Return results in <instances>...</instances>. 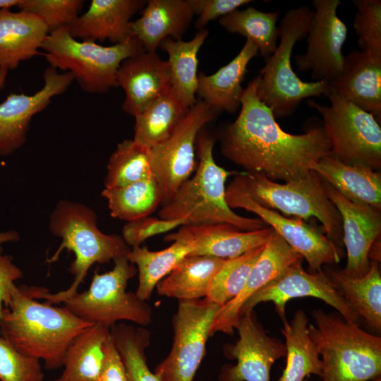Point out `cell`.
Masks as SVG:
<instances>
[{"label":"cell","mask_w":381,"mask_h":381,"mask_svg":"<svg viewBox=\"0 0 381 381\" xmlns=\"http://www.w3.org/2000/svg\"><path fill=\"white\" fill-rule=\"evenodd\" d=\"M112 270L95 273L90 287L66 299L64 307L81 320L107 328L121 321L145 327L152 320V308L135 293L127 291L128 281L137 274L126 256L115 260Z\"/></svg>","instance_id":"cell-8"},{"label":"cell","mask_w":381,"mask_h":381,"mask_svg":"<svg viewBox=\"0 0 381 381\" xmlns=\"http://www.w3.org/2000/svg\"><path fill=\"white\" fill-rule=\"evenodd\" d=\"M207 36L208 31L202 29L189 41L167 38L159 47L168 54L171 88L187 109L198 101V53Z\"/></svg>","instance_id":"cell-30"},{"label":"cell","mask_w":381,"mask_h":381,"mask_svg":"<svg viewBox=\"0 0 381 381\" xmlns=\"http://www.w3.org/2000/svg\"><path fill=\"white\" fill-rule=\"evenodd\" d=\"M241 111L222 133L224 157L248 173L284 182L306 177L311 166L330 155L331 146L322 125L299 135L285 132L272 111L256 93L254 78L243 89Z\"/></svg>","instance_id":"cell-1"},{"label":"cell","mask_w":381,"mask_h":381,"mask_svg":"<svg viewBox=\"0 0 381 381\" xmlns=\"http://www.w3.org/2000/svg\"><path fill=\"white\" fill-rule=\"evenodd\" d=\"M196 143L199 162L195 173L181 185L167 202L162 205L159 217L185 219L187 225L228 224L242 231L267 227L260 219L240 216L227 205L225 182L231 172L215 162L214 139L201 130Z\"/></svg>","instance_id":"cell-4"},{"label":"cell","mask_w":381,"mask_h":381,"mask_svg":"<svg viewBox=\"0 0 381 381\" xmlns=\"http://www.w3.org/2000/svg\"><path fill=\"white\" fill-rule=\"evenodd\" d=\"M83 4L82 0H21L17 7L40 17L51 32L71 26L79 16Z\"/></svg>","instance_id":"cell-41"},{"label":"cell","mask_w":381,"mask_h":381,"mask_svg":"<svg viewBox=\"0 0 381 381\" xmlns=\"http://www.w3.org/2000/svg\"><path fill=\"white\" fill-rule=\"evenodd\" d=\"M332 282L368 327L381 329V273L379 262L370 261L368 271L362 277L346 274L342 270L326 273Z\"/></svg>","instance_id":"cell-29"},{"label":"cell","mask_w":381,"mask_h":381,"mask_svg":"<svg viewBox=\"0 0 381 381\" xmlns=\"http://www.w3.org/2000/svg\"><path fill=\"white\" fill-rule=\"evenodd\" d=\"M92 325L64 306L40 302L22 285L3 308L0 332L20 353L43 361L46 369L56 370L62 367L71 342Z\"/></svg>","instance_id":"cell-2"},{"label":"cell","mask_w":381,"mask_h":381,"mask_svg":"<svg viewBox=\"0 0 381 381\" xmlns=\"http://www.w3.org/2000/svg\"><path fill=\"white\" fill-rule=\"evenodd\" d=\"M329 105L308 99V105L322 117L331 146L330 155L341 162L374 171L381 168V128L370 113L330 90Z\"/></svg>","instance_id":"cell-10"},{"label":"cell","mask_w":381,"mask_h":381,"mask_svg":"<svg viewBox=\"0 0 381 381\" xmlns=\"http://www.w3.org/2000/svg\"><path fill=\"white\" fill-rule=\"evenodd\" d=\"M308 334L321 356L319 381H373L381 375V338L321 309Z\"/></svg>","instance_id":"cell-5"},{"label":"cell","mask_w":381,"mask_h":381,"mask_svg":"<svg viewBox=\"0 0 381 381\" xmlns=\"http://www.w3.org/2000/svg\"><path fill=\"white\" fill-rule=\"evenodd\" d=\"M282 333L285 338L286 366L277 381H303L310 375L319 377L322 361L308 334V318L298 310L290 322L282 320Z\"/></svg>","instance_id":"cell-31"},{"label":"cell","mask_w":381,"mask_h":381,"mask_svg":"<svg viewBox=\"0 0 381 381\" xmlns=\"http://www.w3.org/2000/svg\"><path fill=\"white\" fill-rule=\"evenodd\" d=\"M311 170L352 202L381 211V174L361 165L346 164L331 155L311 166Z\"/></svg>","instance_id":"cell-27"},{"label":"cell","mask_w":381,"mask_h":381,"mask_svg":"<svg viewBox=\"0 0 381 381\" xmlns=\"http://www.w3.org/2000/svg\"><path fill=\"white\" fill-rule=\"evenodd\" d=\"M194 15L198 19L195 27L200 30L210 22L246 5L250 0H188Z\"/></svg>","instance_id":"cell-44"},{"label":"cell","mask_w":381,"mask_h":381,"mask_svg":"<svg viewBox=\"0 0 381 381\" xmlns=\"http://www.w3.org/2000/svg\"><path fill=\"white\" fill-rule=\"evenodd\" d=\"M325 193L339 211L342 223L343 244L347 262L342 270L359 277L368 271L369 250L381 234V211L367 205L351 202L321 179Z\"/></svg>","instance_id":"cell-18"},{"label":"cell","mask_w":381,"mask_h":381,"mask_svg":"<svg viewBox=\"0 0 381 381\" xmlns=\"http://www.w3.org/2000/svg\"><path fill=\"white\" fill-rule=\"evenodd\" d=\"M279 11L263 12L253 7L236 9L219 19V24L229 32L237 33L250 40L265 58L277 47Z\"/></svg>","instance_id":"cell-36"},{"label":"cell","mask_w":381,"mask_h":381,"mask_svg":"<svg viewBox=\"0 0 381 381\" xmlns=\"http://www.w3.org/2000/svg\"><path fill=\"white\" fill-rule=\"evenodd\" d=\"M49 225L52 234L61 238V243L47 262L56 261L64 249L75 255L68 267L74 276L68 288L54 294L44 287L28 288L32 298L44 299L51 304L63 303L77 293L92 265L109 263L126 256L131 250L122 236L101 231L97 225L95 212L79 202L59 201L51 214Z\"/></svg>","instance_id":"cell-3"},{"label":"cell","mask_w":381,"mask_h":381,"mask_svg":"<svg viewBox=\"0 0 381 381\" xmlns=\"http://www.w3.org/2000/svg\"><path fill=\"white\" fill-rule=\"evenodd\" d=\"M313 8L303 5L288 10L279 25V42L275 52L266 57L256 80V93L275 118L289 116L306 98L327 95L329 83L301 80L291 66L295 44L306 37Z\"/></svg>","instance_id":"cell-6"},{"label":"cell","mask_w":381,"mask_h":381,"mask_svg":"<svg viewBox=\"0 0 381 381\" xmlns=\"http://www.w3.org/2000/svg\"><path fill=\"white\" fill-rule=\"evenodd\" d=\"M373 381H381V378L379 377V378H377V379H376V380H373Z\"/></svg>","instance_id":"cell-51"},{"label":"cell","mask_w":381,"mask_h":381,"mask_svg":"<svg viewBox=\"0 0 381 381\" xmlns=\"http://www.w3.org/2000/svg\"><path fill=\"white\" fill-rule=\"evenodd\" d=\"M329 83L331 90L380 123L381 61L365 52L353 50L344 56L341 74Z\"/></svg>","instance_id":"cell-23"},{"label":"cell","mask_w":381,"mask_h":381,"mask_svg":"<svg viewBox=\"0 0 381 381\" xmlns=\"http://www.w3.org/2000/svg\"><path fill=\"white\" fill-rule=\"evenodd\" d=\"M21 0H0V9H10L18 6Z\"/></svg>","instance_id":"cell-49"},{"label":"cell","mask_w":381,"mask_h":381,"mask_svg":"<svg viewBox=\"0 0 381 381\" xmlns=\"http://www.w3.org/2000/svg\"><path fill=\"white\" fill-rule=\"evenodd\" d=\"M273 229L270 226L242 231L228 224L183 225L164 236V241H182L192 248L189 255H208L222 259L239 256L264 246Z\"/></svg>","instance_id":"cell-20"},{"label":"cell","mask_w":381,"mask_h":381,"mask_svg":"<svg viewBox=\"0 0 381 381\" xmlns=\"http://www.w3.org/2000/svg\"><path fill=\"white\" fill-rule=\"evenodd\" d=\"M229 207L242 208L257 214L308 262L311 272H322L324 265L339 263L344 255L341 248L317 229L302 219L288 218L277 211L262 207L250 196L245 174H238L226 188Z\"/></svg>","instance_id":"cell-12"},{"label":"cell","mask_w":381,"mask_h":381,"mask_svg":"<svg viewBox=\"0 0 381 381\" xmlns=\"http://www.w3.org/2000/svg\"><path fill=\"white\" fill-rule=\"evenodd\" d=\"M112 217L127 222L150 216L162 202V195L155 177L126 186L104 188L102 192Z\"/></svg>","instance_id":"cell-35"},{"label":"cell","mask_w":381,"mask_h":381,"mask_svg":"<svg viewBox=\"0 0 381 381\" xmlns=\"http://www.w3.org/2000/svg\"><path fill=\"white\" fill-rule=\"evenodd\" d=\"M43 80V87L33 95L11 93L0 103V156L11 155L25 143L32 117L64 93L75 78L71 72L59 73L49 66Z\"/></svg>","instance_id":"cell-17"},{"label":"cell","mask_w":381,"mask_h":381,"mask_svg":"<svg viewBox=\"0 0 381 381\" xmlns=\"http://www.w3.org/2000/svg\"><path fill=\"white\" fill-rule=\"evenodd\" d=\"M117 85L126 95L123 111L135 117L171 87L168 62L156 52L132 56L120 65Z\"/></svg>","instance_id":"cell-21"},{"label":"cell","mask_w":381,"mask_h":381,"mask_svg":"<svg viewBox=\"0 0 381 381\" xmlns=\"http://www.w3.org/2000/svg\"><path fill=\"white\" fill-rule=\"evenodd\" d=\"M307 37V49L295 57L301 72H311L315 81L331 82L341 73L346 24L337 16L339 0H314Z\"/></svg>","instance_id":"cell-14"},{"label":"cell","mask_w":381,"mask_h":381,"mask_svg":"<svg viewBox=\"0 0 381 381\" xmlns=\"http://www.w3.org/2000/svg\"><path fill=\"white\" fill-rule=\"evenodd\" d=\"M303 260V257L273 230L253 266L243 290L219 310L212 326L211 335L218 332L232 334L244 303L287 267Z\"/></svg>","instance_id":"cell-19"},{"label":"cell","mask_w":381,"mask_h":381,"mask_svg":"<svg viewBox=\"0 0 381 381\" xmlns=\"http://www.w3.org/2000/svg\"><path fill=\"white\" fill-rule=\"evenodd\" d=\"M19 240L20 235L16 231L0 232V246L6 243L18 242Z\"/></svg>","instance_id":"cell-48"},{"label":"cell","mask_w":381,"mask_h":381,"mask_svg":"<svg viewBox=\"0 0 381 381\" xmlns=\"http://www.w3.org/2000/svg\"><path fill=\"white\" fill-rule=\"evenodd\" d=\"M114 345L123 363L126 381H160L149 369L145 349L150 333L145 327L119 322L110 328Z\"/></svg>","instance_id":"cell-37"},{"label":"cell","mask_w":381,"mask_h":381,"mask_svg":"<svg viewBox=\"0 0 381 381\" xmlns=\"http://www.w3.org/2000/svg\"><path fill=\"white\" fill-rule=\"evenodd\" d=\"M49 33L37 16L0 9V68L16 69L21 61L41 54L39 49Z\"/></svg>","instance_id":"cell-25"},{"label":"cell","mask_w":381,"mask_h":381,"mask_svg":"<svg viewBox=\"0 0 381 381\" xmlns=\"http://www.w3.org/2000/svg\"><path fill=\"white\" fill-rule=\"evenodd\" d=\"M193 16L188 0H149L142 16L131 21L132 35L145 52H154L167 38L181 40Z\"/></svg>","instance_id":"cell-24"},{"label":"cell","mask_w":381,"mask_h":381,"mask_svg":"<svg viewBox=\"0 0 381 381\" xmlns=\"http://www.w3.org/2000/svg\"><path fill=\"white\" fill-rule=\"evenodd\" d=\"M298 262L253 294L243 305L239 317L262 302H272L282 320L285 318L286 303L293 298L313 297L337 310L347 322L358 324L360 317L350 306L329 277L323 271L308 272Z\"/></svg>","instance_id":"cell-15"},{"label":"cell","mask_w":381,"mask_h":381,"mask_svg":"<svg viewBox=\"0 0 381 381\" xmlns=\"http://www.w3.org/2000/svg\"><path fill=\"white\" fill-rule=\"evenodd\" d=\"M154 177L150 159V149L126 139L110 156L104 188L126 186Z\"/></svg>","instance_id":"cell-38"},{"label":"cell","mask_w":381,"mask_h":381,"mask_svg":"<svg viewBox=\"0 0 381 381\" xmlns=\"http://www.w3.org/2000/svg\"><path fill=\"white\" fill-rule=\"evenodd\" d=\"M257 47L248 39L238 54L217 72L198 75L196 94L213 111L235 112L241 106V83L250 60L258 55Z\"/></svg>","instance_id":"cell-26"},{"label":"cell","mask_w":381,"mask_h":381,"mask_svg":"<svg viewBox=\"0 0 381 381\" xmlns=\"http://www.w3.org/2000/svg\"><path fill=\"white\" fill-rule=\"evenodd\" d=\"M42 49L49 66L71 72L80 87L92 94L106 93L118 87L117 72L121 63L145 52L133 36L119 44L102 46L78 40L70 34L68 27L49 32Z\"/></svg>","instance_id":"cell-7"},{"label":"cell","mask_w":381,"mask_h":381,"mask_svg":"<svg viewBox=\"0 0 381 381\" xmlns=\"http://www.w3.org/2000/svg\"><path fill=\"white\" fill-rule=\"evenodd\" d=\"M110 329L92 325L78 334L68 346L64 360V370L53 381H95L104 360V345Z\"/></svg>","instance_id":"cell-32"},{"label":"cell","mask_w":381,"mask_h":381,"mask_svg":"<svg viewBox=\"0 0 381 381\" xmlns=\"http://www.w3.org/2000/svg\"><path fill=\"white\" fill-rule=\"evenodd\" d=\"M171 87L135 116L133 140L148 149L167 140L186 115Z\"/></svg>","instance_id":"cell-33"},{"label":"cell","mask_w":381,"mask_h":381,"mask_svg":"<svg viewBox=\"0 0 381 381\" xmlns=\"http://www.w3.org/2000/svg\"><path fill=\"white\" fill-rule=\"evenodd\" d=\"M368 258L370 261L380 262V237L377 238L372 244L369 253Z\"/></svg>","instance_id":"cell-47"},{"label":"cell","mask_w":381,"mask_h":381,"mask_svg":"<svg viewBox=\"0 0 381 381\" xmlns=\"http://www.w3.org/2000/svg\"><path fill=\"white\" fill-rule=\"evenodd\" d=\"M22 277L23 272L13 263L12 257L4 254L0 248V320L4 307L8 305L17 287L16 281Z\"/></svg>","instance_id":"cell-45"},{"label":"cell","mask_w":381,"mask_h":381,"mask_svg":"<svg viewBox=\"0 0 381 381\" xmlns=\"http://www.w3.org/2000/svg\"><path fill=\"white\" fill-rule=\"evenodd\" d=\"M187 224L185 219H164L147 216L128 222L123 227L122 238L128 246L138 247L150 237Z\"/></svg>","instance_id":"cell-43"},{"label":"cell","mask_w":381,"mask_h":381,"mask_svg":"<svg viewBox=\"0 0 381 381\" xmlns=\"http://www.w3.org/2000/svg\"><path fill=\"white\" fill-rule=\"evenodd\" d=\"M356 8L353 26L360 51L381 61V1L353 0Z\"/></svg>","instance_id":"cell-40"},{"label":"cell","mask_w":381,"mask_h":381,"mask_svg":"<svg viewBox=\"0 0 381 381\" xmlns=\"http://www.w3.org/2000/svg\"><path fill=\"white\" fill-rule=\"evenodd\" d=\"M8 71L0 68V92L5 86Z\"/></svg>","instance_id":"cell-50"},{"label":"cell","mask_w":381,"mask_h":381,"mask_svg":"<svg viewBox=\"0 0 381 381\" xmlns=\"http://www.w3.org/2000/svg\"><path fill=\"white\" fill-rule=\"evenodd\" d=\"M95 381H126L123 363L110 334L104 345L102 366Z\"/></svg>","instance_id":"cell-46"},{"label":"cell","mask_w":381,"mask_h":381,"mask_svg":"<svg viewBox=\"0 0 381 381\" xmlns=\"http://www.w3.org/2000/svg\"><path fill=\"white\" fill-rule=\"evenodd\" d=\"M226 259L208 255H187L158 282V294L182 300L206 297L211 282Z\"/></svg>","instance_id":"cell-28"},{"label":"cell","mask_w":381,"mask_h":381,"mask_svg":"<svg viewBox=\"0 0 381 381\" xmlns=\"http://www.w3.org/2000/svg\"><path fill=\"white\" fill-rule=\"evenodd\" d=\"M192 252L186 243L174 241L165 249L152 251L147 247H134L126 255L128 261L136 265L138 272V285L136 295L143 301H148L159 281Z\"/></svg>","instance_id":"cell-34"},{"label":"cell","mask_w":381,"mask_h":381,"mask_svg":"<svg viewBox=\"0 0 381 381\" xmlns=\"http://www.w3.org/2000/svg\"><path fill=\"white\" fill-rule=\"evenodd\" d=\"M236 329L239 339L226 347L225 354L236 364L224 365L219 381H270L272 365L286 356L285 345L265 332L253 310L239 317Z\"/></svg>","instance_id":"cell-16"},{"label":"cell","mask_w":381,"mask_h":381,"mask_svg":"<svg viewBox=\"0 0 381 381\" xmlns=\"http://www.w3.org/2000/svg\"><path fill=\"white\" fill-rule=\"evenodd\" d=\"M264 246L250 250L236 258L226 259L214 277L205 298L223 306L236 298L245 286L251 269Z\"/></svg>","instance_id":"cell-39"},{"label":"cell","mask_w":381,"mask_h":381,"mask_svg":"<svg viewBox=\"0 0 381 381\" xmlns=\"http://www.w3.org/2000/svg\"><path fill=\"white\" fill-rule=\"evenodd\" d=\"M221 306L207 298L179 301L172 318L174 339L167 358L157 365L160 381H193Z\"/></svg>","instance_id":"cell-11"},{"label":"cell","mask_w":381,"mask_h":381,"mask_svg":"<svg viewBox=\"0 0 381 381\" xmlns=\"http://www.w3.org/2000/svg\"><path fill=\"white\" fill-rule=\"evenodd\" d=\"M217 114L204 102L197 101L171 135L150 149L152 171L162 195L161 205L174 196L194 171L198 133Z\"/></svg>","instance_id":"cell-13"},{"label":"cell","mask_w":381,"mask_h":381,"mask_svg":"<svg viewBox=\"0 0 381 381\" xmlns=\"http://www.w3.org/2000/svg\"><path fill=\"white\" fill-rule=\"evenodd\" d=\"M40 361L26 356L0 337V381H43Z\"/></svg>","instance_id":"cell-42"},{"label":"cell","mask_w":381,"mask_h":381,"mask_svg":"<svg viewBox=\"0 0 381 381\" xmlns=\"http://www.w3.org/2000/svg\"><path fill=\"white\" fill-rule=\"evenodd\" d=\"M245 175L248 192L255 202L301 219H318L328 238L341 248V215L327 197L317 173L311 171L303 179L284 183L272 181L258 173L246 172Z\"/></svg>","instance_id":"cell-9"},{"label":"cell","mask_w":381,"mask_h":381,"mask_svg":"<svg viewBox=\"0 0 381 381\" xmlns=\"http://www.w3.org/2000/svg\"><path fill=\"white\" fill-rule=\"evenodd\" d=\"M147 1L143 0H92L88 9L68 27L75 39L114 44L132 37L131 18Z\"/></svg>","instance_id":"cell-22"}]
</instances>
